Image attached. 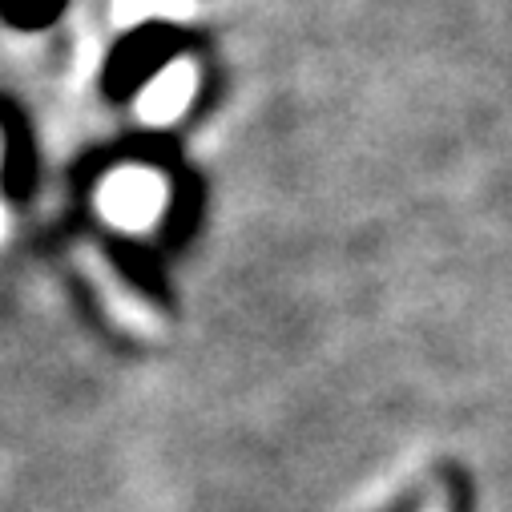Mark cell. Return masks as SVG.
<instances>
[{
  "instance_id": "1",
  "label": "cell",
  "mask_w": 512,
  "mask_h": 512,
  "mask_svg": "<svg viewBox=\"0 0 512 512\" xmlns=\"http://www.w3.org/2000/svg\"><path fill=\"white\" fill-rule=\"evenodd\" d=\"M186 37L170 25H142L125 37L109 65H105V93L109 97H130L138 93L154 73H162L178 53H182Z\"/></svg>"
},
{
  "instance_id": "3",
  "label": "cell",
  "mask_w": 512,
  "mask_h": 512,
  "mask_svg": "<svg viewBox=\"0 0 512 512\" xmlns=\"http://www.w3.org/2000/svg\"><path fill=\"white\" fill-rule=\"evenodd\" d=\"M424 512H448V504H444V500H436V504H432V508H424Z\"/></svg>"
},
{
  "instance_id": "2",
  "label": "cell",
  "mask_w": 512,
  "mask_h": 512,
  "mask_svg": "<svg viewBox=\"0 0 512 512\" xmlns=\"http://www.w3.org/2000/svg\"><path fill=\"white\" fill-rule=\"evenodd\" d=\"M0 9H5V17L13 25L37 29V25H49L65 9V0H0Z\"/></svg>"
}]
</instances>
